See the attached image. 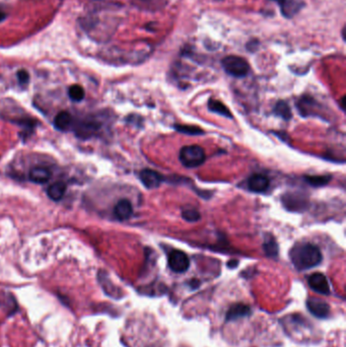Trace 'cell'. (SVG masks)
I'll return each instance as SVG.
<instances>
[{"instance_id": "obj_29", "label": "cell", "mask_w": 346, "mask_h": 347, "mask_svg": "<svg viewBox=\"0 0 346 347\" xmlns=\"http://www.w3.org/2000/svg\"><path fill=\"white\" fill-rule=\"evenodd\" d=\"M275 1H279V0H275Z\"/></svg>"}, {"instance_id": "obj_1", "label": "cell", "mask_w": 346, "mask_h": 347, "mask_svg": "<svg viewBox=\"0 0 346 347\" xmlns=\"http://www.w3.org/2000/svg\"><path fill=\"white\" fill-rule=\"evenodd\" d=\"M289 257L293 266L300 271L311 269L322 261L320 249L310 243L295 245L289 252Z\"/></svg>"}, {"instance_id": "obj_12", "label": "cell", "mask_w": 346, "mask_h": 347, "mask_svg": "<svg viewBox=\"0 0 346 347\" xmlns=\"http://www.w3.org/2000/svg\"><path fill=\"white\" fill-rule=\"evenodd\" d=\"M133 214V207L132 204L127 199H121L117 202L114 207V215L115 217L120 220V222H125L128 220Z\"/></svg>"}, {"instance_id": "obj_15", "label": "cell", "mask_w": 346, "mask_h": 347, "mask_svg": "<svg viewBox=\"0 0 346 347\" xmlns=\"http://www.w3.org/2000/svg\"><path fill=\"white\" fill-rule=\"evenodd\" d=\"M54 126L60 131H67L73 126V118L68 112L62 111L55 117Z\"/></svg>"}, {"instance_id": "obj_18", "label": "cell", "mask_w": 346, "mask_h": 347, "mask_svg": "<svg viewBox=\"0 0 346 347\" xmlns=\"http://www.w3.org/2000/svg\"><path fill=\"white\" fill-rule=\"evenodd\" d=\"M208 109L209 111L216 113L218 115H222L226 118L231 119L232 118V114L231 113L230 110L228 109L227 106H225L222 102L216 101V100H210L208 102Z\"/></svg>"}, {"instance_id": "obj_5", "label": "cell", "mask_w": 346, "mask_h": 347, "mask_svg": "<svg viewBox=\"0 0 346 347\" xmlns=\"http://www.w3.org/2000/svg\"><path fill=\"white\" fill-rule=\"evenodd\" d=\"M168 263L171 269L176 273L186 272L189 266H190V260H189L188 256L180 250H174L171 252Z\"/></svg>"}, {"instance_id": "obj_26", "label": "cell", "mask_w": 346, "mask_h": 347, "mask_svg": "<svg viewBox=\"0 0 346 347\" xmlns=\"http://www.w3.org/2000/svg\"><path fill=\"white\" fill-rule=\"evenodd\" d=\"M190 286L192 289H197L199 286H200V282L196 279H193L191 282H190Z\"/></svg>"}, {"instance_id": "obj_16", "label": "cell", "mask_w": 346, "mask_h": 347, "mask_svg": "<svg viewBox=\"0 0 346 347\" xmlns=\"http://www.w3.org/2000/svg\"><path fill=\"white\" fill-rule=\"evenodd\" d=\"M66 192V184L63 182H56L47 190V195L53 201H59L65 195Z\"/></svg>"}, {"instance_id": "obj_6", "label": "cell", "mask_w": 346, "mask_h": 347, "mask_svg": "<svg viewBox=\"0 0 346 347\" xmlns=\"http://www.w3.org/2000/svg\"><path fill=\"white\" fill-rule=\"evenodd\" d=\"M281 201L285 207L290 211H302L308 205L307 198L298 193H288L283 195Z\"/></svg>"}, {"instance_id": "obj_13", "label": "cell", "mask_w": 346, "mask_h": 347, "mask_svg": "<svg viewBox=\"0 0 346 347\" xmlns=\"http://www.w3.org/2000/svg\"><path fill=\"white\" fill-rule=\"evenodd\" d=\"M51 172L43 167H35L29 173V179L35 184H45L51 179Z\"/></svg>"}, {"instance_id": "obj_2", "label": "cell", "mask_w": 346, "mask_h": 347, "mask_svg": "<svg viewBox=\"0 0 346 347\" xmlns=\"http://www.w3.org/2000/svg\"><path fill=\"white\" fill-rule=\"evenodd\" d=\"M104 122L99 116H87L86 118L74 124V133L82 139H88L97 136L102 130Z\"/></svg>"}, {"instance_id": "obj_7", "label": "cell", "mask_w": 346, "mask_h": 347, "mask_svg": "<svg viewBox=\"0 0 346 347\" xmlns=\"http://www.w3.org/2000/svg\"><path fill=\"white\" fill-rule=\"evenodd\" d=\"M280 11L287 19H291L300 12L304 6V0H279Z\"/></svg>"}, {"instance_id": "obj_4", "label": "cell", "mask_w": 346, "mask_h": 347, "mask_svg": "<svg viewBox=\"0 0 346 347\" xmlns=\"http://www.w3.org/2000/svg\"><path fill=\"white\" fill-rule=\"evenodd\" d=\"M222 66L225 71L233 77H245L250 71V65L246 59L230 55L222 60Z\"/></svg>"}, {"instance_id": "obj_25", "label": "cell", "mask_w": 346, "mask_h": 347, "mask_svg": "<svg viewBox=\"0 0 346 347\" xmlns=\"http://www.w3.org/2000/svg\"><path fill=\"white\" fill-rule=\"evenodd\" d=\"M238 264H239V262H238L237 260H231V261H229L228 266H229L230 268H235V267L238 266Z\"/></svg>"}, {"instance_id": "obj_10", "label": "cell", "mask_w": 346, "mask_h": 347, "mask_svg": "<svg viewBox=\"0 0 346 347\" xmlns=\"http://www.w3.org/2000/svg\"><path fill=\"white\" fill-rule=\"evenodd\" d=\"M270 181L264 175L261 174H255V175L251 176L248 180V188L252 192L262 193L265 192L267 189L269 188Z\"/></svg>"}, {"instance_id": "obj_11", "label": "cell", "mask_w": 346, "mask_h": 347, "mask_svg": "<svg viewBox=\"0 0 346 347\" xmlns=\"http://www.w3.org/2000/svg\"><path fill=\"white\" fill-rule=\"evenodd\" d=\"M308 310L317 318H326L330 313L329 305L318 298H311L307 302Z\"/></svg>"}, {"instance_id": "obj_20", "label": "cell", "mask_w": 346, "mask_h": 347, "mask_svg": "<svg viewBox=\"0 0 346 347\" xmlns=\"http://www.w3.org/2000/svg\"><path fill=\"white\" fill-rule=\"evenodd\" d=\"M306 182L313 186V187H322L327 185L330 180H331V176L329 175H324V176H306L305 177Z\"/></svg>"}, {"instance_id": "obj_28", "label": "cell", "mask_w": 346, "mask_h": 347, "mask_svg": "<svg viewBox=\"0 0 346 347\" xmlns=\"http://www.w3.org/2000/svg\"><path fill=\"white\" fill-rule=\"evenodd\" d=\"M217 1H222V0H217Z\"/></svg>"}, {"instance_id": "obj_21", "label": "cell", "mask_w": 346, "mask_h": 347, "mask_svg": "<svg viewBox=\"0 0 346 347\" xmlns=\"http://www.w3.org/2000/svg\"><path fill=\"white\" fill-rule=\"evenodd\" d=\"M85 89L80 85H73L68 89V96L73 102H81L85 99Z\"/></svg>"}, {"instance_id": "obj_22", "label": "cell", "mask_w": 346, "mask_h": 347, "mask_svg": "<svg viewBox=\"0 0 346 347\" xmlns=\"http://www.w3.org/2000/svg\"><path fill=\"white\" fill-rule=\"evenodd\" d=\"M175 129L180 132V133H184V134H188V135H200V134H204V131L197 127V126H190V125H176Z\"/></svg>"}, {"instance_id": "obj_17", "label": "cell", "mask_w": 346, "mask_h": 347, "mask_svg": "<svg viewBox=\"0 0 346 347\" xmlns=\"http://www.w3.org/2000/svg\"><path fill=\"white\" fill-rule=\"evenodd\" d=\"M263 250H264V253L267 257H271V258L277 257L279 249H278V245H277L275 239L273 238L272 235L266 236V239L263 244Z\"/></svg>"}, {"instance_id": "obj_23", "label": "cell", "mask_w": 346, "mask_h": 347, "mask_svg": "<svg viewBox=\"0 0 346 347\" xmlns=\"http://www.w3.org/2000/svg\"><path fill=\"white\" fill-rule=\"evenodd\" d=\"M182 217L189 223H195L200 219V213L194 208H187L182 211Z\"/></svg>"}, {"instance_id": "obj_27", "label": "cell", "mask_w": 346, "mask_h": 347, "mask_svg": "<svg viewBox=\"0 0 346 347\" xmlns=\"http://www.w3.org/2000/svg\"><path fill=\"white\" fill-rule=\"evenodd\" d=\"M6 17H7L6 13H5V12H3V11H1V10H0V23L3 22V21L6 19Z\"/></svg>"}, {"instance_id": "obj_9", "label": "cell", "mask_w": 346, "mask_h": 347, "mask_svg": "<svg viewBox=\"0 0 346 347\" xmlns=\"http://www.w3.org/2000/svg\"><path fill=\"white\" fill-rule=\"evenodd\" d=\"M309 286L310 288L318 293L321 294H329L330 293V286L328 279L322 273H314L309 277Z\"/></svg>"}, {"instance_id": "obj_24", "label": "cell", "mask_w": 346, "mask_h": 347, "mask_svg": "<svg viewBox=\"0 0 346 347\" xmlns=\"http://www.w3.org/2000/svg\"><path fill=\"white\" fill-rule=\"evenodd\" d=\"M17 77H18V81H19V84L21 86H27L29 82V74L27 70L25 69H21L17 72Z\"/></svg>"}, {"instance_id": "obj_14", "label": "cell", "mask_w": 346, "mask_h": 347, "mask_svg": "<svg viewBox=\"0 0 346 347\" xmlns=\"http://www.w3.org/2000/svg\"><path fill=\"white\" fill-rule=\"evenodd\" d=\"M251 313V308L248 305L239 303L232 305L230 310L228 311L226 315V320L227 321H233L240 318H244L249 316Z\"/></svg>"}, {"instance_id": "obj_8", "label": "cell", "mask_w": 346, "mask_h": 347, "mask_svg": "<svg viewBox=\"0 0 346 347\" xmlns=\"http://www.w3.org/2000/svg\"><path fill=\"white\" fill-rule=\"evenodd\" d=\"M139 178L143 184L147 189H155L160 187L164 181L163 176L160 173H157L150 169H144L139 173Z\"/></svg>"}, {"instance_id": "obj_19", "label": "cell", "mask_w": 346, "mask_h": 347, "mask_svg": "<svg viewBox=\"0 0 346 347\" xmlns=\"http://www.w3.org/2000/svg\"><path fill=\"white\" fill-rule=\"evenodd\" d=\"M274 113H275V115H277L278 117L282 118L283 120H286V121L290 120L292 117L290 107L288 106V103L283 102V101L277 102V104L274 107Z\"/></svg>"}, {"instance_id": "obj_3", "label": "cell", "mask_w": 346, "mask_h": 347, "mask_svg": "<svg viewBox=\"0 0 346 347\" xmlns=\"http://www.w3.org/2000/svg\"><path fill=\"white\" fill-rule=\"evenodd\" d=\"M179 159L186 168H197L206 160L205 151L199 145H188L180 150Z\"/></svg>"}]
</instances>
